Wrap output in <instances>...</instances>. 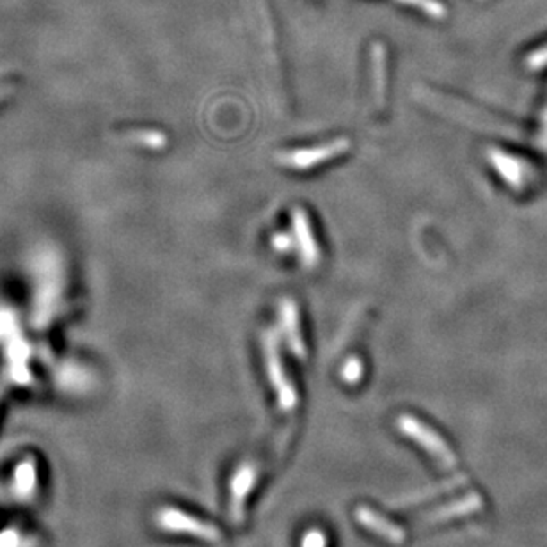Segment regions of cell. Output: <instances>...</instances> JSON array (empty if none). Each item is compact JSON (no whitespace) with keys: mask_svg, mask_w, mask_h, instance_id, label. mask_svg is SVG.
<instances>
[{"mask_svg":"<svg viewBox=\"0 0 547 547\" xmlns=\"http://www.w3.org/2000/svg\"><path fill=\"white\" fill-rule=\"evenodd\" d=\"M402 2L412 4V5H416V7H420V9L427 11V13H432V14H441L445 11L436 0H402Z\"/></svg>","mask_w":547,"mask_h":547,"instance_id":"cell-2","label":"cell"},{"mask_svg":"<svg viewBox=\"0 0 547 547\" xmlns=\"http://www.w3.org/2000/svg\"><path fill=\"white\" fill-rule=\"evenodd\" d=\"M161 525L171 532L192 534V535H199V537H215V534L208 526H203L195 519L187 517V516H183L182 512H177V510L164 512L161 516Z\"/></svg>","mask_w":547,"mask_h":547,"instance_id":"cell-1","label":"cell"},{"mask_svg":"<svg viewBox=\"0 0 547 547\" xmlns=\"http://www.w3.org/2000/svg\"><path fill=\"white\" fill-rule=\"evenodd\" d=\"M11 94V88H5V86H0V100H4L5 96Z\"/></svg>","mask_w":547,"mask_h":547,"instance_id":"cell-3","label":"cell"}]
</instances>
